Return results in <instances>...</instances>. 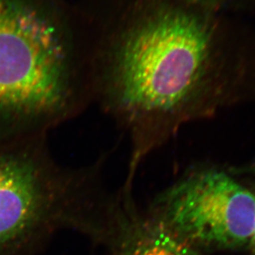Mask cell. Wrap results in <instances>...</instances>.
Returning <instances> with one entry per match:
<instances>
[{
    "label": "cell",
    "instance_id": "cell-7",
    "mask_svg": "<svg viewBox=\"0 0 255 255\" xmlns=\"http://www.w3.org/2000/svg\"><path fill=\"white\" fill-rule=\"evenodd\" d=\"M190 1H193V2H200V1H203V0H190Z\"/></svg>",
    "mask_w": 255,
    "mask_h": 255
},
{
    "label": "cell",
    "instance_id": "cell-3",
    "mask_svg": "<svg viewBox=\"0 0 255 255\" xmlns=\"http://www.w3.org/2000/svg\"><path fill=\"white\" fill-rule=\"evenodd\" d=\"M88 180L62 172L42 148L0 152V247L58 221L92 216Z\"/></svg>",
    "mask_w": 255,
    "mask_h": 255
},
{
    "label": "cell",
    "instance_id": "cell-2",
    "mask_svg": "<svg viewBox=\"0 0 255 255\" xmlns=\"http://www.w3.org/2000/svg\"><path fill=\"white\" fill-rule=\"evenodd\" d=\"M76 111L56 26L26 0H0V119L42 132Z\"/></svg>",
    "mask_w": 255,
    "mask_h": 255
},
{
    "label": "cell",
    "instance_id": "cell-6",
    "mask_svg": "<svg viewBox=\"0 0 255 255\" xmlns=\"http://www.w3.org/2000/svg\"><path fill=\"white\" fill-rule=\"evenodd\" d=\"M251 242L252 243V245H253L254 248H255V231H254L253 236H252V239H251Z\"/></svg>",
    "mask_w": 255,
    "mask_h": 255
},
{
    "label": "cell",
    "instance_id": "cell-4",
    "mask_svg": "<svg viewBox=\"0 0 255 255\" xmlns=\"http://www.w3.org/2000/svg\"><path fill=\"white\" fill-rule=\"evenodd\" d=\"M150 212L187 243L236 248L253 236L255 194L225 172L206 170L161 194Z\"/></svg>",
    "mask_w": 255,
    "mask_h": 255
},
{
    "label": "cell",
    "instance_id": "cell-5",
    "mask_svg": "<svg viewBox=\"0 0 255 255\" xmlns=\"http://www.w3.org/2000/svg\"><path fill=\"white\" fill-rule=\"evenodd\" d=\"M112 204L117 237L114 255H190L187 241L161 219L149 212L138 213L127 202Z\"/></svg>",
    "mask_w": 255,
    "mask_h": 255
},
{
    "label": "cell",
    "instance_id": "cell-1",
    "mask_svg": "<svg viewBox=\"0 0 255 255\" xmlns=\"http://www.w3.org/2000/svg\"><path fill=\"white\" fill-rule=\"evenodd\" d=\"M209 48L205 25L178 11L151 17L126 37L114 71L112 105L134 135L132 167L149 148L150 132L192 96Z\"/></svg>",
    "mask_w": 255,
    "mask_h": 255
},
{
    "label": "cell",
    "instance_id": "cell-8",
    "mask_svg": "<svg viewBox=\"0 0 255 255\" xmlns=\"http://www.w3.org/2000/svg\"><path fill=\"white\" fill-rule=\"evenodd\" d=\"M254 168H255V169H254V170H255V167H254Z\"/></svg>",
    "mask_w": 255,
    "mask_h": 255
}]
</instances>
